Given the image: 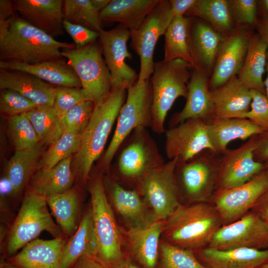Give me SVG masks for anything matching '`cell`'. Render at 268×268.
I'll return each mask as SVG.
<instances>
[{"label": "cell", "instance_id": "cell-31", "mask_svg": "<svg viewBox=\"0 0 268 268\" xmlns=\"http://www.w3.org/2000/svg\"><path fill=\"white\" fill-rule=\"evenodd\" d=\"M160 0H111L100 12L102 21L118 22L131 32L136 31Z\"/></svg>", "mask_w": 268, "mask_h": 268}, {"label": "cell", "instance_id": "cell-10", "mask_svg": "<svg viewBox=\"0 0 268 268\" xmlns=\"http://www.w3.org/2000/svg\"><path fill=\"white\" fill-rule=\"evenodd\" d=\"M177 160H169L151 170L134 188L149 208L155 221H164L182 204L175 172Z\"/></svg>", "mask_w": 268, "mask_h": 268}, {"label": "cell", "instance_id": "cell-54", "mask_svg": "<svg viewBox=\"0 0 268 268\" xmlns=\"http://www.w3.org/2000/svg\"><path fill=\"white\" fill-rule=\"evenodd\" d=\"M258 34L265 41L268 46V18L256 22Z\"/></svg>", "mask_w": 268, "mask_h": 268}, {"label": "cell", "instance_id": "cell-59", "mask_svg": "<svg viewBox=\"0 0 268 268\" xmlns=\"http://www.w3.org/2000/svg\"><path fill=\"white\" fill-rule=\"evenodd\" d=\"M267 78L264 81V85H265V88L266 90V95L268 98V63L267 65Z\"/></svg>", "mask_w": 268, "mask_h": 268}, {"label": "cell", "instance_id": "cell-53", "mask_svg": "<svg viewBox=\"0 0 268 268\" xmlns=\"http://www.w3.org/2000/svg\"><path fill=\"white\" fill-rule=\"evenodd\" d=\"M13 3L9 0H0V20H7L14 16Z\"/></svg>", "mask_w": 268, "mask_h": 268}, {"label": "cell", "instance_id": "cell-18", "mask_svg": "<svg viewBox=\"0 0 268 268\" xmlns=\"http://www.w3.org/2000/svg\"><path fill=\"white\" fill-rule=\"evenodd\" d=\"M251 36L245 28H237L224 37L209 80L210 91L238 75L244 64Z\"/></svg>", "mask_w": 268, "mask_h": 268}, {"label": "cell", "instance_id": "cell-49", "mask_svg": "<svg viewBox=\"0 0 268 268\" xmlns=\"http://www.w3.org/2000/svg\"><path fill=\"white\" fill-rule=\"evenodd\" d=\"M256 137L254 156L256 160H268V132L258 135ZM257 137V136H256Z\"/></svg>", "mask_w": 268, "mask_h": 268}, {"label": "cell", "instance_id": "cell-47", "mask_svg": "<svg viewBox=\"0 0 268 268\" xmlns=\"http://www.w3.org/2000/svg\"><path fill=\"white\" fill-rule=\"evenodd\" d=\"M233 22L238 28L253 25L256 21L257 1L255 0H228Z\"/></svg>", "mask_w": 268, "mask_h": 268}, {"label": "cell", "instance_id": "cell-12", "mask_svg": "<svg viewBox=\"0 0 268 268\" xmlns=\"http://www.w3.org/2000/svg\"><path fill=\"white\" fill-rule=\"evenodd\" d=\"M174 17L170 1L160 0L140 27L131 32V47L140 59L138 81L149 79L153 71L155 47Z\"/></svg>", "mask_w": 268, "mask_h": 268}, {"label": "cell", "instance_id": "cell-52", "mask_svg": "<svg viewBox=\"0 0 268 268\" xmlns=\"http://www.w3.org/2000/svg\"><path fill=\"white\" fill-rule=\"evenodd\" d=\"M172 11L175 17L185 16L195 4L197 0H170Z\"/></svg>", "mask_w": 268, "mask_h": 268}, {"label": "cell", "instance_id": "cell-2", "mask_svg": "<svg viewBox=\"0 0 268 268\" xmlns=\"http://www.w3.org/2000/svg\"><path fill=\"white\" fill-rule=\"evenodd\" d=\"M223 225L210 202L181 204L163 221L162 241L194 252L207 247Z\"/></svg>", "mask_w": 268, "mask_h": 268}, {"label": "cell", "instance_id": "cell-33", "mask_svg": "<svg viewBox=\"0 0 268 268\" xmlns=\"http://www.w3.org/2000/svg\"><path fill=\"white\" fill-rule=\"evenodd\" d=\"M192 43L196 60L201 69L209 75L214 68L224 36L210 25L190 20Z\"/></svg>", "mask_w": 268, "mask_h": 268}, {"label": "cell", "instance_id": "cell-22", "mask_svg": "<svg viewBox=\"0 0 268 268\" xmlns=\"http://www.w3.org/2000/svg\"><path fill=\"white\" fill-rule=\"evenodd\" d=\"M194 252L206 268H260L268 264V249L220 250L205 247Z\"/></svg>", "mask_w": 268, "mask_h": 268}, {"label": "cell", "instance_id": "cell-14", "mask_svg": "<svg viewBox=\"0 0 268 268\" xmlns=\"http://www.w3.org/2000/svg\"><path fill=\"white\" fill-rule=\"evenodd\" d=\"M268 188V173L264 169L244 184L215 191L209 202L225 225L237 220L251 210Z\"/></svg>", "mask_w": 268, "mask_h": 268}, {"label": "cell", "instance_id": "cell-1", "mask_svg": "<svg viewBox=\"0 0 268 268\" xmlns=\"http://www.w3.org/2000/svg\"><path fill=\"white\" fill-rule=\"evenodd\" d=\"M127 90H112L104 101L95 105L90 119L80 134V145L72 160L74 182L83 188L87 184L94 162L102 153L108 136L125 100Z\"/></svg>", "mask_w": 268, "mask_h": 268}, {"label": "cell", "instance_id": "cell-24", "mask_svg": "<svg viewBox=\"0 0 268 268\" xmlns=\"http://www.w3.org/2000/svg\"><path fill=\"white\" fill-rule=\"evenodd\" d=\"M193 69L188 83L186 104L181 111L172 116L170 127L189 119L199 118L206 122L211 118V91L207 75L202 71Z\"/></svg>", "mask_w": 268, "mask_h": 268}, {"label": "cell", "instance_id": "cell-16", "mask_svg": "<svg viewBox=\"0 0 268 268\" xmlns=\"http://www.w3.org/2000/svg\"><path fill=\"white\" fill-rule=\"evenodd\" d=\"M165 152L169 160L187 161L203 150L214 151L207 124L201 119H188L165 130Z\"/></svg>", "mask_w": 268, "mask_h": 268}, {"label": "cell", "instance_id": "cell-43", "mask_svg": "<svg viewBox=\"0 0 268 268\" xmlns=\"http://www.w3.org/2000/svg\"><path fill=\"white\" fill-rule=\"evenodd\" d=\"M37 107L35 103L15 90L6 89L0 92V110L9 117L26 113Z\"/></svg>", "mask_w": 268, "mask_h": 268}, {"label": "cell", "instance_id": "cell-13", "mask_svg": "<svg viewBox=\"0 0 268 268\" xmlns=\"http://www.w3.org/2000/svg\"><path fill=\"white\" fill-rule=\"evenodd\" d=\"M207 247L220 250L238 248L268 249V225L250 210L237 220L222 225Z\"/></svg>", "mask_w": 268, "mask_h": 268}, {"label": "cell", "instance_id": "cell-11", "mask_svg": "<svg viewBox=\"0 0 268 268\" xmlns=\"http://www.w3.org/2000/svg\"><path fill=\"white\" fill-rule=\"evenodd\" d=\"M62 55L75 71L88 100L96 105L109 96L111 75L96 41L80 48L63 49Z\"/></svg>", "mask_w": 268, "mask_h": 268}, {"label": "cell", "instance_id": "cell-4", "mask_svg": "<svg viewBox=\"0 0 268 268\" xmlns=\"http://www.w3.org/2000/svg\"><path fill=\"white\" fill-rule=\"evenodd\" d=\"M87 184L97 244L96 257L108 268H117L125 259L122 235L107 197L101 172L91 170Z\"/></svg>", "mask_w": 268, "mask_h": 268}, {"label": "cell", "instance_id": "cell-46", "mask_svg": "<svg viewBox=\"0 0 268 268\" xmlns=\"http://www.w3.org/2000/svg\"><path fill=\"white\" fill-rule=\"evenodd\" d=\"M251 93L252 100L250 109L238 118L247 119L265 132H268V98L256 90L251 89Z\"/></svg>", "mask_w": 268, "mask_h": 268}, {"label": "cell", "instance_id": "cell-23", "mask_svg": "<svg viewBox=\"0 0 268 268\" xmlns=\"http://www.w3.org/2000/svg\"><path fill=\"white\" fill-rule=\"evenodd\" d=\"M210 97L211 118H238L249 111L252 100L251 89L237 76L211 90Z\"/></svg>", "mask_w": 268, "mask_h": 268}, {"label": "cell", "instance_id": "cell-51", "mask_svg": "<svg viewBox=\"0 0 268 268\" xmlns=\"http://www.w3.org/2000/svg\"><path fill=\"white\" fill-rule=\"evenodd\" d=\"M268 225V188L259 198L251 209Z\"/></svg>", "mask_w": 268, "mask_h": 268}, {"label": "cell", "instance_id": "cell-42", "mask_svg": "<svg viewBox=\"0 0 268 268\" xmlns=\"http://www.w3.org/2000/svg\"><path fill=\"white\" fill-rule=\"evenodd\" d=\"M8 128L16 150L33 148L40 142L38 136L25 113L9 117Z\"/></svg>", "mask_w": 268, "mask_h": 268}, {"label": "cell", "instance_id": "cell-3", "mask_svg": "<svg viewBox=\"0 0 268 268\" xmlns=\"http://www.w3.org/2000/svg\"><path fill=\"white\" fill-rule=\"evenodd\" d=\"M8 33L0 42V61H16L27 64L63 60L62 50L74 44L57 41L19 17L9 19Z\"/></svg>", "mask_w": 268, "mask_h": 268}, {"label": "cell", "instance_id": "cell-39", "mask_svg": "<svg viewBox=\"0 0 268 268\" xmlns=\"http://www.w3.org/2000/svg\"><path fill=\"white\" fill-rule=\"evenodd\" d=\"M65 19L99 32L103 30L100 13L92 4L91 0H64Z\"/></svg>", "mask_w": 268, "mask_h": 268}, {"label": "cell", "instance_id": "cell-36", "mask_svg": "<svg viewBox=\"0 0 268 268\" xmlns=\"http://www.w3.org/2000/svg\"><path fill=\"white\" fill-rule=\"evenodd\" d=\"M41 148L42 142H39L33 148L15 150L8 161L4 176L11 185L12 198L17 197L21 193L36 171Z\"/></svg>", "mask_w": 268, "mask_h": 268}, {"label": "cell", "instance_id": "cell-38", "mask_svg": "<svg viewBox=\"0 0 268 268\" xmlns=\"http://www.w3.org/2000/svg\"><path fill=\"white\" fill-rule=\"evenodd\" d=\"M95 106L93 101L85 100L74 106L59 118L41 142L51 145L66 133L81 134L87 126Z\"/></svg>", "mask_w": 268, "mask_h": 268}, {"label": "cell", "instance_id": "cell-26", "mask_svg": "<svg viewBox=\"0 0 268 268\" xmlns=\"http://www.w3.org/2000/svg\"><path fill=\"white\" fill-rule=\"evenodd\" d=\"M163 221H155L141 228L128 229L125 235L131 255L144 268H156Z\"/></svg>", "mask_w": 268, "mask_h": 268}, {"label": "cell", "instance_id": "cell-34", "mask_svg": "<svg viewBox=\"0 0 268 268\" xmlns=\"http://www.w3.org/2000/svg\"><path fill=\"white\" fill-rule=\"evenodd\" d=\"M97 254V244L90 202L84 210L81 222L67 240L63 250L61 268H71L85 254Z\"/></svg>", "mask_w": 268, "mask_h": 268}, {"label": "cell", "instance_id": "cell-6", "mask_svg": "<svg viewBox=\"0 0 268 268\" xmlns=\"http://www.w3.org/2000/svg\"><path fill=\"white\" fill-rule=\"evenodd\" d=\"M191 68V64L181 59L154 63L149 78L152 91L151 128L154 133H165L168 112L177 98H187Z\"/></svg>", "mask_w": 268, "mask_h": 268}, {"label": "cell", "instance_id": "cell-35", "mask_svg": "<svg viewBox=\"0 0 268 268\" xmlns=\"http://www.w3.org/2000/svg\"><path fill=\"white\" fill-rule=\"evenodd\" d=\"M268 46L258 34L252 35L247 55L237 76L250 89L257 90L266 95L263 75L266 65Z\"/></svg>", "mask_w": 268, "mask_h": 268}, {"label": "cell", "instance_id": "cell-45", "mask_svg": "<svg viewBox=\"0 0 268 268\" xmlns=\"http://www.w3.org/2000/svg\"><path fill=\"white\" fill-rule=\"evenodd\" d=\"M85 100H89L82 88L57 86L53 106L60 117Z\"/></svg>", "mask_w": 268, "mask_h": 268}, {"label": "cell", "instance_id": "cell-21", "mask_svg": "<svg viewBox=\"0 0 268 268\" xmlns=\"http://www.w3.org/2000/svg\"><path fill=\"white\" fill-rule=\"evenodd\" d=\"M68 239L37 238L5 260L17 268H61L63 250Z\"/></svg>", "mask_w": 268, "mask_h": 268}, {"label": "cell", "instance_id": "cell-25", "mask_svg": "<svg viewBox=\"0 0 268 268\" xmlns=\"http://www.w3.org/2000/svg\"><path fill=\"white\" fill-rule=\"evenodd\" d=\"M0 89L16 91L38 107L53 106L56 87L27 72L0 69Z\"/></svg>", "mask_w": 268, "mask_h": 268}, {"label": "cell", "instance_id": "cell-61", "mask_svg": "<svg viewBox=\"0 0 268 268\" xmlns=\"http://www.w3.org/2000/svg\"><path fill=\"white\" fill-rule=\"evenodd\" d=\"M260 268H268V264L263 266V267H262Z\"/></svg>", "mask_w": 268, "mask_h": 268}, {"label": "cell", "instance_id": "cell-7", "mask_svg": "<svg viewBox=\"0 0 268 268\" xmlns=\"http://www.w3.org/2000/svg\"><path fill=\"white\" fill-rule=\"evenodd\" d=\"M115 155L112 178L119 183L133 185L134 189L145 175L165 163L155 141L142 127L134 129L125 139Z\"/></svg>", "mask_w": 268, "mask_h": 268}, {"label": "cell", "instance_id": "cell-37", "mask_svg": "<svg viewBox=\"0 0 268 268\" xmlns=\"http://www.w3.org/2000/svg\"><path fill=\"white\" fill-rule=\"evenodd\" d=\"M185 15L204 19L224 36L234 30L228 0H197Z\"/></svg>", "mask_w": 268, "mask_h": 268}, {"label": "cell", "instance_id": "cell-32", "mask_svg": "<svg viewBox=\"0 0 268 268\" xmlns=\"http://www.w3.org/2000/svg\"><path fill=\"white\" fill-rule=\"evenodd\" d=\"M164 36V60L181 59L191 64L193 68L204 72L198 64L194 53L189 18L174 17Z\"/></svg>", "mask_w": 268, "mask_h": 268}, {"label": "cell", "instance_id": "cell-60", "mask_svg": "<svg viewBox=\"0 0 268 268\" xmlns=\"http://www.w3.org/2000/svg\"><path fill=\"white\" fill-rule=\"evenodd\" d=\"M265 10L268 12V0H264L262 1Z\"/></svg>", "mask_w": 268, "mask_h": 268}, {"label": "cell", "instance_id": "cell-5", "mask_svg": "<svg viewBox=\"0 0 268 268\" xmlns=\"http://www.w3.org/2000/svg\"><path fill=\"white\" fill-rule=\"evenodd\" d=\"M46 198L27 190L1 248L2 258L8 259L43 231L54 238L66 237L50 213Z\"/></svg>", "mask_w": 268, "mask_h": 268}, {"label": "cell", "instance_id": "cell-9", "mask_svg": "<svg viewBox=\"0 0 268 268\" xmlns=\"http://www.w3.org/2000/svg\"><path fill=\"white\" fill-rule=\"evenodd\" d=\"M222 155L207 149L187 161H177L175 176L182 197L191 202H209L215 192Z\"/></svg>", "mask_w": 268, "mask_h": 268}, {"label": "cell", "instance_id": "cell-55", "mask_svg": "<svg viewBox=\"0 0 268 268\" xmlns=\"http://www.w3.org/2000/svg\"><path fill=\"white\" fill-rule=\"evenodd\" d=\"M10 27L9 20H0V42H2L7 35Z\"/></svg>", "mask_w": 268, "mask_h": 268}, {"label": "cell", "instance_id": "cell-41", "mask_svg": "<svg viewBox=\"0 0 268 268\" xmlns=\"http://www.w3.org/2000/svg\"><path fill=\"white\" fill-rule=\"evenodd\" d=\"M156 268H206L198 260L194 251L161 241L159 260Z\"/></svg>", "mask_w": 268, "mask_h": 268}, {"label": "cell", "instance_id": "cell-17", "mask_svg": "<svg viewBox=\"0 0 268 268\" xmlns=\"http://www.w3.org/2000/svg\"><path fill=\"white\" fill-rule=\"evenodd\" d=\"M256 136L236 149L222 155L215 191L233 188L251 180L265 169V164L255 158Z\"/></svg>", "mask_w": 268, "mask_h": 268}, {"label": "cell", "instance_id": "cell-28", "mask_svg": "<svg viewBox=\"0 0 268 268\" xmlns=\"http://www.w3.org/2000/svg\"><path fill=\"white\" fill-rule=\"evenodd\" d=\"M206 122L214 151L220 155L227 150L231 141L237 139L245 140L265 133L245 118H211Z\"/></svg>", "mask_w": 268, "mask_h": 268}, {"label": "cell", "instance_id": "cell-57", "mask_svg": "<svg viewBox=\"0 0 268 268\" xmlns=\"http://www.w3.org/2000/svg\"><path fill=\"white\" fill-rule=\"evenodd\" d=\"M117 268H140L133 264L129 259H125Z\"/></svg>", "mask_w": 268, "mask_h": 268}, {"label": "cell", "instance_id": "cell-58", "mask_svg": "<svg viewBox=\"0 0 268 268\" xmlns=\"http://www.w3.org/2000/svg\"><path fill=\"white\" fill-rule=\"evenodd\" d=\"M0 268H17L13 265L10 264L4 259H1L0 260Z\"/></svg>", "mask_w": 268, "mask_h": 268}, {"label": "cell", "instance_id": "cell-29", "mask_svg": "<svg viewBox=\"0 0 268 268\" xmlns=\"http://www.w3.org/2000/svg\"><path fill=\"white\" fill-rule=\"evenodd\" d=\"M81 187L69 190L46 198L51 211L65 236L69 238L77 229L82 218Z\"/></svg>", "mask_w": 268, "mask_h": 268}, {"label": "cell", "instance_id": "cell-15", "mask_svg": "<svg viewBox=\"0 0 268 268\" xmlns=\"http://www.w3.org/2000/svg\"><path fill=\"white\" fill-rule=\"evenodd\" d=\"M99 33L104 59L111 75L112 90H127L138 79V74L126 63V59L132 58L127 48L131 33L121 24Z\"/></svg>", "mask_w": 268, "mask_h": 268}, {"label": "cell", "instance_id": "cell-56", "mask_svg": "<svg viewBox=\"0 0 268 268\" xmlns=\"http://www.w3.org/2000/svg\"><path fill=\"white\" fill-rule=\"evenodd\" d=\"M95 10L100 13L110 3L111 0H91Z\"/></svg>", "mask_w": 268, "mask_h": 268}, {"label": "cell", "instance_id": "cell-20", "mask_svg": "<svg viewBox=\"0 0 268 268\" xmlns=\"http://www.w3.org/2000/svg\"><path fill=\"white\" fill-rule=\"evenodd\" d=\"M14 10L24 20L54 38L65 33L64 0H15Z\"/></svg>", "mask_w": 268, "mask_h": 268}, {"label": "cell", "instance_id": "cell-19", "mask_svg": "<svg viewBox=\"0 0 268 268\" xmlns=\"http://www.w3.org/2000/svg\"><path fill=\"white\" fill-rule=\"evenodd\" d=\"M106 194L128 229L141 228L155 222L138 192L126 188L112 177L103 176Z\"/></svg>", "mask_w": 268, "mask_h": 268}, {"label": "cell", "instance_id": "cell-50", "mask_svg": "<svg viewBox=\"0 0 268 268\" xmlns=\"http://www.w3.org/2000/svg\"><path fill=\"white\" fill-rule=\"evenodd\" d=\"M71 268H108L95 255L85 254L79 257Z\"/></svg>", "mask_w": 268, "mask_h": 268}, {"label": "cell", "instance_id": "cell-8", "mask_svg": "<svg viewBox=\"0 0 268 268\" xmlns=\"http://www.w3.org/2000/svg\"><path fill=\"white\" fill-rule=\"evenodd\" d=\"M152 91L149 79L137 80L127 89V96L117 119L115 130L100 162L109 172L115 154L125 139L136 128L152 125Z\"/></svg>", "mask_w": 268, "mask_h": 268}, {"label": "cell", "instance_id": "cell-44", "mask_svg": "<svg viewBox=\"0 0 268 268\" xmlns=\"http://www.w3.org/2000/svg\"><path fill=\"white\" fill-rule=\"evenodd\" d=\"M25 114L33 126L40 141L47 136L60 118L53 106L37 107Z\"/></svg>", "mask_w": 268, "mask_h": 268}, {"label": "cell", "instance_id": "cell-62", "mask_svg": "<svg viewBox=\"0 0 268 268\" xmlns=\"http://www.w3.org/2000/svg\"><path fill=\"white\" fill-rule=\"evenodd\" d=\"M264 169L268 173V165L267 166H266L265 165V169Z\"/></svg>", "mask_w": 268, "mask_h": 268}, {"label": "cell", "instance_id": "cell-27", "mask_svg": "<svg viewBox=\"0 0 268 268\" xmlns=\"http://www.w3.org/2000/svg\"><path fill=\"white\" fill-rule=\"evenodd\" d=\"M0 68L27 72L53 85L81 88L80 81L75 71L63 60L48 61L35 64L0 61Z\"/></svg>", "mask_w": 268, "mask_h": 268}, {"label": "cell", "instance_id": "cell-30", "mask_svg": "<svg viewBox=\"0 0 268 268\" xmlns=\"http://www.w3.org/2000/svg\"><path fill=\"white\" fill-rule=\"evenodd\" d=\"M72 160L71 156L50 169H38L31 178L27 190L45 198L69 190L74 183Z\"/></svg>", "mask_w": 268, "mask_h": 268}, {"label": "cell", "instance_id": "cell-40", "mask_svg": "<svg viewBox=\"0 0 268 268\" xmlns=\"http://www.w3.org/2000/svg\"><path fill=\"white\" fill-rule=\"evenodd\" d=\"M80 134L68 132L50 145L39 162L38 169H50L59 162L76 154L79 148Z\"/></svg>", "mask_w": 268, "mask_h": 268}, {"label": "cell", "instance_id": "cell-48", "mask_svg": "<svg viewBox=\"0 0 268 268\" xmlns=\"http://www.w3.org/2000/svg\"><path fill=\"white\" fill-rule=\"evenodd\" d=\"M65 30L71 37L76 48L83 47L99 38V33L82 26L71 23L64 19Z\"/></svg>", "mask_w": 268, "mask_h": 268}]
</instances>
